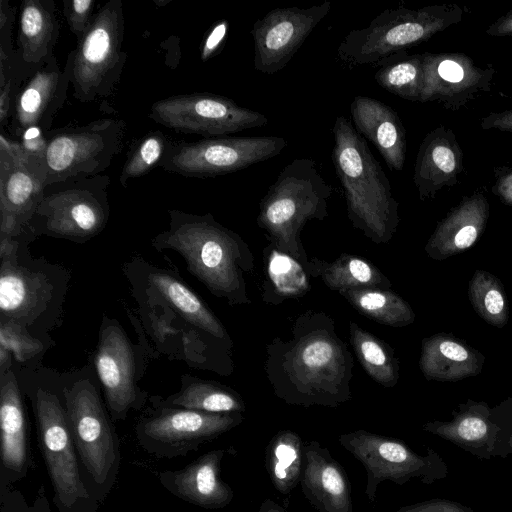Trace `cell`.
<instances>
[{
    "label": "cell",
    "instance_id": "1",
    "mask_svg": "<svg viewBox=\"0 0 512 512\" xmlns=\"http://www.w3.org/2000/svg\"><path fill=\"white\" fill-rule=\"evenodd\" d=\"M266 351L268 381L285 403L337 407L351 398L354 360L329 315H299L290 334L274 338Z\"/></svg>",
    "mask_w": 512,
    "mask_h": 512
},
{
    "label": "cell",
    "instance_id": "2",
    "mask_svg": "<svg viewBox=\"0 0 512 512\" xmlns=\"http://www.w3.org/2000/svg\"><path fill=\"white\" fill-rule=\"evenodd\" d=\"M168 214L169 227L152 239V247L180 254L188 271L218 298L249 304L245 274L253 270L254 256L244 240L210 213L171 209Z\"/></svg>",
    "mask_w": 512,
    "mask_h": 512
},
{
    "label": "cell",
    "instance_id": "3",
    "mask_svg": "<svg viewBox=\"0 0 512 512\" xmlns=\"http://www.w3.org/2000/svg\"><path fill=\"white\" fill-rule=\"evenodd\" d=\"M332 134V161L349 220L374 243H387L399 223L398 202L388 177L350 120L338 116Z\"/></svg>",
    "mask_w": 512,
    "mask_h": 512
},
{
    "label": "cell",
    "instance_id": "4",
    "mask_svg": "<svg viewBox=\"0 0 512 512\" xmlns=\"http://www.w3.org/2000/svg\"><path fill=\"white\" fill-rule=\"evenodd\" d=\"M35 236L27 227L0 257V320L25 328L50 342L47 333L59 323L69 274L63 267L24 255Z\"/></svg>",
    "mask_w": 512,
    "mask_h": 512
},
{
    "label": "cell",
    "instance_id": "5",
    "mask_svg": "<svg viewBox=\"0 0 512 512\" xmlns=\"http://www.w3.org/2000/svg\"><path fill=\"white\" fill-rule=\"evenodd\" d=\"M333 187L312 158H296L279 172L260 201L257 224L270 244L299 260L307 269L309 258L300 233L313 219L324 220Z\"/></svg>",
    "mask_w": 512,
    "mask_h": 512
},
{
    "label": "cell",
    "instance_id": "6",
    "mask_svg": "<svg viewBox=\"0 0 512 512\" xmlns=\"http://www.w3.org/2000/svg\"><path fill=\"white\" fill-rule=\"evenodd\" d=\"M463 16L464 10L457 4L385 9L367 27L349 31L338 46L337 57L348 66H383L458 24Z\"/></svg>",
    "mask_w": 512,
    "mask_h": 512
},
{
    "label": "cell",
    "instance_id": "7",
    "mask_svg": "<svg viewBox=\"0 0 512 512\" xmlns=\"http://www.w3.org/2000/svg\"><path fill=\"white\" fill-rule=\"evenodd\" d=\"M106 174L76 176L46 185L28 224L35 237L85 243L104 230L110 216Z\"/></svg>",
    "mask_w": 512,
    "mask_h": 512
},
{
    "label": "cell",
    "instance_id": "8",
    "mask_svg": "<svg viewBox=\"0 0 512 512\" xmlns=\"http://www.w3.org/2000/svg\"><path fill=\"white\" fill-rule=\"evenodd\" d=\"M30 397L39 448L53 487L55 506L59 512H97L98 499L82 475L64 400L41 387Z\"/></svg>",
    "mask_w": 512,
    "mask_h": 512
},
{
    "label": "cell",
    "instance_id": "9",
    "mask_svg": "<svg viewBox=\"0 0 512 512\" xmlns=\"http://www.w3.org/2000/svg\"><path fill=\"white\" fill-rule=\"evenodd\" d=\"M63 400L74 444L95 497L103 500L120 467V442L97 388L79 379L63 388Z\"/></svg>",
    "mask_w": 512,
    "mask_h": 512
},
{
    "label": "cell",
    "instance_id": "10",
    "mask_svg": "<svg viewBox=\"0 0 512 512\" xmlns=\"http://www.w3.org/2000/svg\"><path fill=\"white\" fill-rule=\"evenodd\" d=\"M124 24L122 1L108 0L69 53L73 96L78 101L88 103L114 92L128 58L122 49Z\"/></svg>",
    "mask_w": 512,
    "mask_h": 512
},
{
    "label": "cell",
    "instance_id": "11",
    "mask_svg": "<svg viewBox=\"0 0 512 512\" xmlns=\"http://www.w3.org/2000/svg\"><path fill=\"white\" fill-rule=\"evenodd\" d=\"M125 129L124 120L103 118L45 132L46 185L70 177L102 174L120 152Z\"/></svg>",
    "mask_w": 512,
    "mask_h": 512
},
{
    "label": "cell",
    "instance_id": "12",
    "mask_svg": "<svg viewBox=\"0 0 512 512\" xmlns=\"http://www.w3.org/2000/svg\"><path fill=\"white\" fill-rule=\"evenodd\" d=\"M286 146V139L272 135L168 142L158 166L184 177L211 178L266 161L279 155Z\"/></svg>",
    "mask_w": 512,
    "mask_h": 512
},
{
    "label": "cell",
    "instance_id": "13",
    "mask_svg": "<svg viewBox=\"0 0 512 512\" xmlns=\"http://www.w3.org/2000/svg\"><path fill=\"white\" fill-rule=\"evenodd\" d=\"M243 421L241 413H207L155 402L138 420L140 446L157 458H175L197 451Z\"/></svg>",
    "mask_w": 512,
    "mask_h": 512
},
{
    "label": "cell",
    "instance_id": "14",
    "mask_svg": "<svg viewBox=\"0 0 512 512\" xmlns=\"http://www.w3.org/2000/svg\"><path fill=\"white\" fill-rule=\"evenodd\" d=\"M149 118L177 132L222 137L262 127L268 118L232 99L208 92L169 96L152 103Z\"/></svg>",
    "mask_w": 512,
    "mask_h": 512
},
{
    "label": "cell",
    "instance_id": "15",
    "mask_svg": "<svg viewBox=\"0 0 512 512\" xmlns=\"http://www.w3.org/2000/svg\"><path fill=\"white\" fill-rule=\"evenodd\" d=\"M331 8L330 1L308 8L281 7L259 18L250 31L255 70L268 75L282 70Z\"/></svg>",
    "mask_w": 512,
    "mask_h": 512
},
{
    "label": "cell",
    "instance_id": "16",
    "mask_svg": "<svg viewBox=\"0 0 512 512\" xmlns=\"http://www.w3.org/2000/svg\"><path fill=\"white\" fill-rule=\"evenodd\" d=\"M98 379L113 421L125 420L129 412L142 408L146 393L136 384V355L123 328L103 317L94 356Z\"/></svg>",
    "mask_w": 512,
    "mask_h": 512
},
{
    "label": "cell",
    "instance_id": "17",
    "mask_svg": "<svg viewBox=\"0 0 512 512\" xmlns=\"http://www.w3.org/2000/svg\"><path fill=\"white\" fill-rule=\"evenodd\" d=\"M71 83V62L61 70L55 55L36 68L12 97L9 132L17 139L30 128L49 131L54 117L64 106Z\"/></svg>",
    "mask_w": 512,
    "mask_h": 512
},
{
    "label": "cell",
    "instance_id": "18",
    "mask_svg": "<svg viewBox=\"0 0 512 512\" xmlns=\"http://www.w3.org/2000/svg\"><path fill=\"white\" fill-rule=\"evenodd\" d=\"M423 89L421 103L437 102L445 109L458 111L482 93L490 91L496 73L482 68L463 53H422Z\"/></svg>",
    "mask_w": 512,
    "mask_h": 512
},
{
    "label": "cell",
    "instance_id": "19",
    "mask_svg": "<svg viewBox=\"0 0 512 512\" xmlns=\"http://www.w3.org/2000/svg\"><path fill=\"white\" fill-rule=\"evenodd\" d=\"M43 157L0 152V235L18 236L31 221L46 186Z\"/></svg>",
    "mask_w": 512,
    "mask_h": 512
},
{
    "label": "cell",
    "instance_id": "20",
    "mask_svg": "<svg viewBox=\"0 0 512 512\" xmlns=\"http://www.w3.org/2000/svg\"><path fill=\"white\" fill-rule=\"evenodd\" d=\"M0 489L24 479L31 466L25 405L11 368L0 374Z\"/></svg>",
    "mask_w": 512,
    "mask_h": 512
},
{
    "label": "cell",
    "instance_id": "21",
    "mask_svg": "<svg viewBox=\"0 0 512 512\" xmlns=\"http://www.w3.org/2000/svg\"><path fill=\"white\" fill-rule=\"evenodd\" d=\"M463 160V150L451 128L440 125L426 134L413 173L419 198L433 199L441 189L455 186L464 170Z\"/></svg>",
    "mask_w": 512,
    "mask_h": 512
},
{
    "label": "cell",
    "instance_id": "22",
    "mask_svg": "<svg viewBox=\"0 0 512 512\" xmlns=\"http://www.w3.org/2000/svg\"><path fill=\"white\" fill-rule=\"evenodd\" d=\"M225 451H209L179 470L159 473L161 485L177 498L205 509H220L230 504L234 493L220 478Z\"/></svg>",
    "mask_w": 512,
    "mask_h": 512
},
{
    "label": "cell",
    "instance_id": "23",
    "mask_svg": "<svg viewBox=\"0 0 512 512\" xmlns=\"http://www.w3.org/2000/svg\"><path fill=\"white\" fill-rule=\"evenodd\" d=\"M300 484L318 512H353L351 486L343 467L317 441L303 446Z\"/></svg>",
    "mask_w": 512,
    "mask_h": 512
},
{
    "label": "cell",
    "instance_id": "24",
    "mask_svg": "<svg viewBox=\"0 0 512 512\" xmlns=\"http://www.w3.org/2000/svg\"><path fill=\"white\" fill-rule=\"evenodd\" d=\"M350 114L357 132L369 140L391 170L401 171L406 158V131L395 110L368 96H355Z\"/></svg>",
    "mask_w": 512,
    "mask_h": 512
},
{
    "label": "cell",
    "instance_id": "25",
    "mask_svg": "<svg viewBox=\"0 0 512 512\" xmlns=\"http://www.w3.org/2000/svg\"><path fill=\"white\" fill-rule=\"evenodd\" d=\"M60 34L53 0H24L19 8L15 61L29 76L52 55Z\"/></svg>",
    "mask_w": 512,
    "mask_h": 512
},
{
    "label": "cell",
    "instance_id": "26",
    "mask_svg": "<svg viewBox=\"0 0 512 512\" xmlns=\"http://www.w3.org/2000/svg\"><path fill=\"white\" fill-rule=\"evenodd\" d=\"M145 265V281L152 291L160 296L161 300L165 301L199 331L220 341L232 344L229 334L221 321L178 275H174L161 268Z\"/></svg>",
    "mask_w": 512,
    "mask_h": 512
},
{
    "label": "cell",
    "instance_id": "27",
    "mask_svg": "<svg viewBox=\"0 0 512 512\" xmlns=\"http://www.w3.org/2000/svg\"><path fill=\"white\" fill-rule=\"evenodd\" d=\"M263 255L262 298L266 303L277 305L310 291V275L299 260L272 244L264 249Z\"/></svg>",
    "mask_w": 512,
    "mask_h": 512
},
{
    "label": "cell",
    "instance_id": "28",
    "mask_svg": "<svg viewBox=\"0 0 512 512\" xmlns=\"http://www.w3.org/2000/svg\"><path fill=\"white\" fill-rule=\"evenodd\" d=\"M307 271L310 276L320 277L327 287L338 293L354 289H388L391 285L375 265L354 255L342 254L332 262L312 258Z\"/></svg>",
    "mask_w": 512,
    "mask_h": 512
},
{
    "label": "cell",
    "instance_id": "29",
    "mask_svg": "<svg viewBox=\"0 0 512 512\" xmlns=\"http://www.w3.org/2000/svg\"><path fill=\"white\" fill-rule=\"evenodd\" d=\"M180 390L158 404L207 413H241L245 405L241 397L228 387L194 376H181Z\"/></svg>",
    "mask_w": 512,
    "mask_h": 512
},
{
    "label": "cell",
    "instance_id": "30",
    "mask_svg": "<svg viewBox=\"0 0 512 512\" xmlns=\"http://www.w3.org/2000/svg\"><path fill=\"white\" fill-rule=\"evenodd\" d=\"M488 214L489 203L482 192L476 191L464 197L439 224L433 243L447 240L459 250L472 246L484 227Z\"/></svg>",
    "mask_w": 512,
    "mask_h": 512
},
{
    "label": "cell",
    "instance_id": "31",
    "mask_svg": "<svg viewBox=\"0 0 512 512\" xmlns=\"http://www.w3.org/2000/svg\"><path fill=\"white\" fill-rule=\"evenodd\" d=\"M266 468L274 487L288 494L300 482L303 468V445L293 431L278 432L266 448Z\"/></svg>",
    "mask_w": 512,
    "mask_h": 512
},
{
    "label": "cell",
    "instance_id": "32",
    "mask_svg": "<svg viewBox=\"0 0 512 512\" xmlns=\"http://www.w3.org/2000/svg\"><path fill=\"white\" fill-rule=\"evenodd\" d=\"M349 334L357 359L366 373L383 387H394L398 381V364L392 349L353 321L349 324Z\"/></svg>",
    "mask_w": 512,
    "mask_h": 512
},
{
    "label": "cell",
    "instance_id": "33",
    "mask_svg": "<svg viewBox=\"0 0 512 512\" xmlns=\"http://www.w3.org/2000/svg\"><path fill=\"white\" fill-rule=\"evenodd\" d=\"M358 312L378 323L399 327L412 322L409 305L389 289L367 288L339 292Z\"/></svg>",
    "mask_w": 512,
    "mask_h": 512
},
{
    "label": "cell",
    "instance_id": "34",
    "mask_svg": "<svg viewBox=\"0 0 512 512\" xmlns=\"http://www.w3.org/2000/svg\"><path fill=\"white\" fill-rule=\"evenodd\" d=\"M386 91L405 100L420 102L423 89L422 54H400L385 63L374 75Z\"/></svg>",
    "mask_w": 512,
    "mask_h": 512
},
{
    "label": "cell",
    "instance_id": "35",
    "mask_svg": "<svg viewBox=\"0 0 512 512\" xmlns=\"http://www.w3.org/2000/svg\"><path fill=\"white\" fill-rule=\"evenodd\" d=\"M168 141L160 131L146 134L127 157L119 176V182L127 187L131 179L139 178L158 165L165 153Z\"/></svg>",
    "mask_w": 512,
    "mask_h": 512
},
{
    "label": "cell",
    "instance_id": "36",
    "mask_svg": "<svg viewBox=\"0 0 512 512\" xmlns=\"http://www.w3.org/2000/svg\"><path fill=\"white\" fill-rule=\"evenodd\" d=\"M0 346L11 351L17 363H29L48 349L49 342L36 338L25 328L0 320Z\"/></svg>",
    "mask_w": 512,
    "mask_h": 512
},
{
    "label": "cell",
    "instance_id": "37",
    "mask_svg": "<svg viewBox=\"0 0 512 512\" xmlns=\"http://www.w3.org/2000/svg\"><path fill=\"white\" fill-rule=\"evenodd\" d=\"M96 5L94 0H64L63 12L66 18L69 30L79 41L93 19V9Z\"/></svg>",
    "mask_w": 512,
    "mask_h": 512
},
{
    "label": "cell",
    "instance_id": "38",
    "mask_svg": "<svg viewBox=\"0 0 512 512\" xmlns=\"http://www.w3.org/2000/svg\"><path fill=\"white\" fill-rule=\"evenodd\" d=\"M16 20V7L7 0L0 1V68L7 69L14 60L15 49L12 45V27Z\"/></svg>",
    "mask_w": 512,
    "mask_h": 512
},
{
    "label": "cell",
    "instance_id": "39",
    "mask_svg": "<svg viewBox=\"0 0 512 512\" xmlns=\"http://www.w3.org/2000/svg\"><path fill=\"white\" fill-rule=\"evenodd\" d=\"M229 22L225 19L217 21L206 34L201 46L200 57L203 62L218 54L227 37Z\"/></svg>",
    "mask_w": 512,
    "mask_h": 512
},
{
    "label": "cell",
    "instance_id": "40",
    "mask_svg": "<svg viewBox=\"0 0 512 512\" xmlns=\"http://www.w3.org/2000/svg\"><path fill=\"white\" fill-rule=\"evenodd\" d=\"M492 192L503 203L512 205V166L494 168Z\"/></svg>",
    "mask_w": 512,
    "mask_h": 512
},
{
    "label": "cell",
    "instance_id": "41",
    "mask_svg": "<svg viewBox=\"0 0 512 512\" xmlns=\"http://www.w3.org/2000/svg\"><path fill=\"white\" fill-rule=\"evenodd\" d=\"M480 126L484 130H499L512 134V109L490 112L481 118Z\"/></svg>",
    "mask_w": 512,
    "mask_h": 512
},
{
    "label": "cell",
    "instance_id": "42",
    "mask_svg": "<svg viewBox=\"0 0 512 512\" xmlns=\"http://www.w3.org/2000/svg\"><path fill=\"white\" fill-rule=\"evenodd\" d=\"M18 86L13 77H9L3 87H0V125H9L12 97Z\"/></svg>",
    "mask_w": 512,
    "mask_h": 512
},
{
    "label": "cell",
    "instance_id": "43",
    "mask_svg": "<svg viewBox=\"0 0 512 512\" xmlns=\"http://www.w3.org/2000/svg\"><path fill=\"white\" fill-rule=\"evenodd\" d=\"M458 434L465 440H478L487 433V425L477 417H468L458 426Z\"/></svg>",
    "mask_w": 512,
    "mask_h": 512
},
{
    "label": "cell",
    "instance_id": "44",
    "mask_svg": "<svg viewBox=\"0 0 512 512\" xmlns=\"http://www.w3.org/2000/svg\"><path fill=\"white\" fill-rule=\"evenodd\" d=\"M13 497L16 512H51L43 487L39 489L32 506H28L22 494L16 490H13Z\"/></svg>",
    "mask_w": 512,
    "mask_h": 512
},
{
    "label": "cell",
    "instance_id": "45",
    "mask_svg": "<svg viewBox=\"0 0 512 512\" xmlns=\"http://www.w3.org/2000/svg\"><path fill=\"white\" fill-rule=\"evenodd\" d=\"M483 307L491 316L500 315L504 309V298L501 292L495 288L489 289L483 296Z\"/></svg>",
    "mask_w": 512,
    "mask_h": 512
},
{
    "label": "cell",
    "instance_id": "46",
    "mask_svg": "<svg viewBox=\"0 0 512 512\" xmlns=\"http://www.w3.org/2000/svg\"><path fill=\"white\" fill-rule=\"evenodd\" d=\"M485 32L494 37L512 36V9L494 21Z\"/></svg>",
    "mask_w": 512,
    "mask_h": 512
},
{
    "label": "cell",
    "instance_id": "47",
    "mask_svg": "<svg viewBox=\"0 0 512 512\" xmlns=\"http://www.w3.org/2000/svg\"><path fill=\"white\" fill-rule=\"evenodd\" d=\"M11 487L0 489V512H16Z\"/></svg>",
    "mask_w": 512,
    "mask_h": 512
},
{
    "label": "cell",
    "instance_id": "48",
    "mask_svg": "<svg viewBox=\"0 0 512 512\" xmlns=\"http://www.w3.org/2000/svg\"><path fill=\"white\" fill-rule=\"evenodd\" d=\"M259 512H287V511L284 510L277 503L273 502L270 499H267L262 503Z\"/></svg>",
    "mask_w": 512,
    "mask_h": 512
}]
</instances>
